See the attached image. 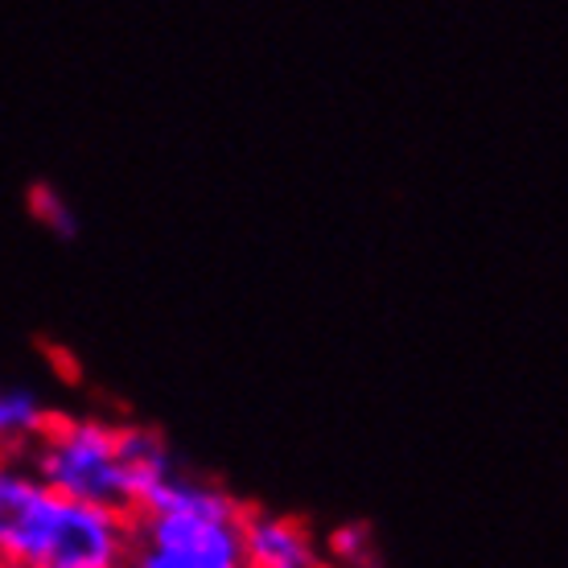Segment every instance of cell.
<instances>
[{
  "label": "cell",
  "instance_id": "1",
  "mask_svg": "<svg viewBox=\"0 0 568 568\" xmlns=\"http://www.w3.org/2000/svg\"><path fill=\"white\" fill-rule=\"evenodd\" d=\"M26 462L58 495L124 515L141 511L156 486L182 469L178 454L153 428L100 416H54L26 449Z\"/></svg>",
  "mask_w": 568,
  "mask_h": 568
},
{
  "label": "cell",
  "instance_id": "2",
  "mask_svg": "<svg viewBox=\"0 0 568 568\" xmlns=\"http://www.w3.org/2000/svg\"><path fill=\"white\" fill-rule=\"evenodd\" d=\"M129 515L58 495L26 454H0V565L124 568Z\"/></svg>",
  "mask_w": 568,
  "mask_h": 568
},
{
  "label": "cell",
  "instance_id": "3",
  "mask_svg": "<svg viewBox=\"0 0 568 568\" xmlns=\"http://www.w3.org/2000/svg\"><path fill=\"white\" fill-rule=\"evenodd\" d=\"M247 507L211 478L178 469L129 515L124 568H252L243 552Z\"/></svg>",
  "mask_w": 568,
  "mask_h": 568
},
{
  "label": "cell",
  "instance_id": "4",
  "mask_svg": "<svg viewBox=\"0 0 568 568\" xmlns=\"http://www.w3.org/2000/svg\"><path fill=\"white\" fill-rule=\"evenodd\" d=\"M243 552L252 568H326V552L310 527L276 511L243 515Z\"/></svg>",
  "mask_w": 568,
  "mask_h": 568
},
{
  "label": "cell",
  "instance_id": "5",
  "mask_svg": "<svg viewBox=\"0 0 568 568\" xmlns=\"http://www.w3.org/2000/svg\"><path fill=\"white\" fill-rule=\"evenodd\" d=\"M50 420L54 408L33 387H0V454H26Z\"/></svg>",
  "mask_w": 568,
  "mask_h": 568
},
{
  "label": "cell",
  "instance_id": "6",
  "mask_svg": "<svg viewBox=\"0 0 568 568\" xmlns=\"http://www.w3.org/2000/svg\"><path fill=\"white\" fill-rule=\"evenodd\" d=\"M29 206H33V214L45 223V231H54L58 240H74V235H79V214H74V206L67 202L62 190H54V185H38L33 199H29Z\"/></svg>",
  "mask_w": 568,
  "mask_h": 568
},
{
  "label": "cell",
  "instance_id": "7",
  "mask_svg": "<svg viewBox=\"0 0 568 568\" xmlns=\"http://www.w3.org/2000/svg\"><path fill=\"white\" fill-rule=\"evenodd\" d=\"M0 568H17V565H0Z\"/></svg>",
  "mask_w": 568,
  "mask_h": 568
},
{
  "label": "cell",
  "instance_id": "8",
  "mask_svg": "<svg viewBox=\"0 0 568 568\" xmlns=\"http://www.w3.org/2000/svg\"><path fill=\"white\" fill-rule=\"evenodd\" d=\"M367 568H375V565H367Z\"/></svg>",
  "mask_w": 568,
  "mask_h": 568
}]
</instances>
